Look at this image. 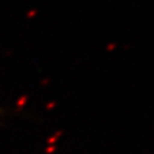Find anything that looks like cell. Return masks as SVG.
<instances>
[{
  "instance_id": "cell-1",
  "label": "cell",
  "mask_w": 154,
  "mask_h": 154,
  "mask_svg": "<svg viewBox=\"0 0 154 154\" xmlns=\"http://www.w3.org/2000/svg\"><path fill=\"white\" fill-rule=\"evenodd\" d=\"M4 114H5V111H4L2 109H1V107H0V116H4Z\"/></svg>"
}]
</instances>
